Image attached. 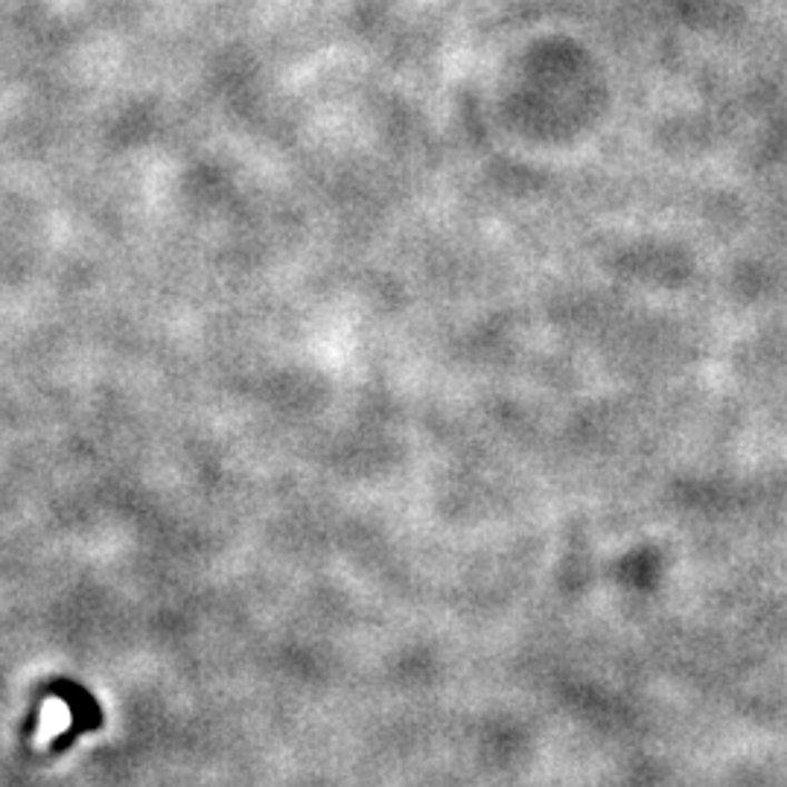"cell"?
I'll return each mask as SVG.
<instances>
[{
  "label": "cell",
  "instance_id": "obj_1",
  "mask_svg": "<svg viewBox=\"0 0 787 787\" xmlns=\"http://www.w3.org/2000/svg\"><path fill=\"white\" fill-rule=\"evenodd\" d=\"M56 695L65 697L70 704V709H73V727L65 732V741L56 744V749H65L73 738H77L79 732H85V729H97L102 724V715H100V706H97V700H94L88 691H85L82 686H73V682H56L53 688Z\"/></svg>",
  "mask_w": 787,
  "mask_h": 787
}]
</instances>
